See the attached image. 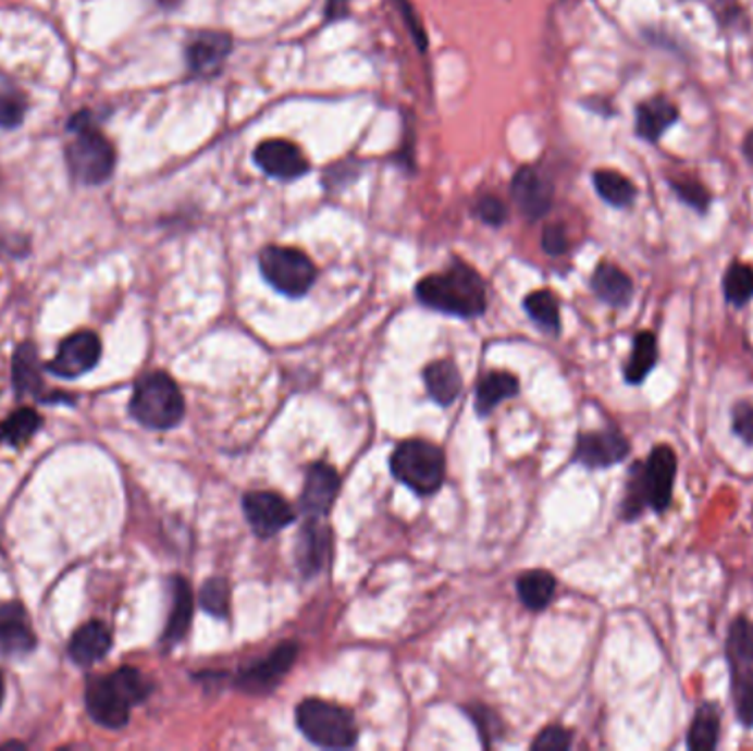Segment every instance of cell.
Masks as SVG:
<instances>
[{
  "mask_svg": "<svg viewBox=\"0 0 753 751\" xmlns=\"http://www.w3.org/2000/svg\"><path fill=\"white\" fill-rule=\"evenodd\" d=\"M479 217L487 223V225H503L507 221V208L501 199L496 197H483L479 201V208H477Z\"/></svg>",
  "mask_w": 753,
  "mask_h": 751,
  "instance_id": "obj_39",
  "label": "cell"
},
{
  "mask_svg": "<svg viewBox=\"0 0 753 751\" xmlns=\"http://www.w3.org/2000/svg\"><path fill=\"white\" fill-rule=\"evenodd\" d=\"M331 555V533L320 518H309L303 527L296 544V562L305 578L318 576Z\"/></svg>",
  "mask_w": 753,
  "mask_h": 751,
  "instance_id": "obj_17",
  "label": "cell"
},
{
  "mask_svg": "<svg viewBox=\"0 0 753 751\" xmlns=\"http://www.w3.org/2000/svg\"><path fill=\"white\" fill-rule=\"evenodd\" d=\"M131 415L141 426L152 430H170L181 423L185 415V402L170 374H144L133 391Z\"/></svg>",
  "mask_w": 753,
  "mask_h": 751,
  "instance_id": "obj_5",
  "label": "cell"
},
{
  "mask_svg": "<svg viewBox=\"0 0 753 751\" xmlns=\"http://www.w3.org/2000/svg\"><path fill=\"white\" fill-rule=\"evenodd\" d=\"M656 359H658L656 337L647 331L639 333L632 342V353H630L628 364H626V382L634 384V386L641 384L652 372V368L656 366Z\"/></svg>",
  "mask_w": 753,
  "mask_h": 751,
  "instance_id": "obj_27",
  "label": "cell"
},
{
  "mask_svg": "<svg viewBox=\"0 0 753 751\" xmlns=\"http://www.w3.org/2000/svg\"><path fill=\"white\" fill-rule=\"evenodd\" d=\"M298 656L296 643H280L262 662L245 668L238 677V686L249 694H269L282 681Z\"/></svg>",
  "mask_w": 753,
  "mask_h": 751,
  "instance_id": "obj_12",
  "label": "cell"
},
{
  "mask_svg": "<svg viewBox=\"0 0 753 751\" xmlns=\"http://www.w3.org/2000/svg\"><path fill=\"white\" fill-rule=\"evenodd\" d=\"M232 51V38L221 32L199 34L187 47V66L197 75H214Z\"/></svg>",
  "mask_w": 753,
  "mask_h": 751,
  "instance_id": "obj_20",
  "label": "cell"
},
{
  "mask_svg": "<svg viewBox=\"0 0 753 751\" xmlns=\"http://www.w3.org/2000/svg\"><path fill=\"white\" fill-rule=\"evenodd\" d=\"M69 131L73 133V139L66 146V163L71 174L86 185H100L109 181L115 170V148L111 141L90 124L88 113L75 115Z\"/></svg>",
  "mask_w": 753,
  "mask_h": 751,
  "instance_id": "obj_4",
  "label": "cell"
},
{
  "mask_svg": "<svg viewBox=\"0 0 753 751\" xmlns=\"http://www.w3.org/2000/svg\"><path fill=\"white\" fill-rule=\"evenodd\" d=\"M296 723L300 731L322 749H348L359 736L357 723L348 710L320 699L303 701L296 712Z\"/></svg>",
  "mask_w": 753,
  "mask_h": 751,
  "instance_id": "obj_7",
  "label": "cell"
},
{
  "mask_svg": "<svg viewBox=\"0 0 753 751\" xmlns=\"http://www.w3.org/2000/svg\"><path fill=\"white\" fill-rule=\"evenodd\" d=\"M42 389L40 361L34 344H23L14 353V391L18 395H38Z\"/></svg>",
  "mask_w": 753,
  "mask_h": 751,
  "instance_id": "obj_26",
  "label": "cell"
},
{
  "mask_svg": "<svg viewBox=\"0 0 753 751\" xmlns=\"http://www.w3.org/2000/svg\"><path fill=\"white\" fill-rule=\"evenodd\" d=\"M425 380V389L428 395L439 404V406H449L456 402V397L460 395L462 382H460V372L454 366V361L449 359H441L434 361L425 368L423 372Z\"/></svg>",
  "mask_w": 753,
  "mask_h": 751,
  "instance_id": "obj_23",
  "label": "cell"
},
{
  "mask_svg": "<svg viewBox=\"0 0 753 751\" xmlns=\"http://www.w3.org/2000/svg\"><path fill=\"white\" fill-rule=\"evenodd\" d=\"M573 742V736L569 729H564V727H546L535 740H533V749H540V751H564V749H569Z\"/></svg>",
  "mask_w": 753,
  "mask_h": 751,
  "instance_id": "obj_35",
  "label": "cell"
},
{
  "mask_svg": "<svg viewBox=\"0 0 753 751\" xmlns=\"http://www.w3.org/2000/svg\"><path fill=\"white\" fill-rule=\"evenodd\" d=\"M677 107L670 100L652 98L637 111V133L647 141H656L677 122Z\"/></svg>",
  "mask_w": 753,
  "mask_h": 751,
  "instance_id": "obj_24",
  "label": "cell"
},
{
  "mask_svg": "<svg viewBox=\"0 0 753 751\" xmlns=\"http://www.w3.org/2000/svg\"><path fill=\"white\" fill-rule=\"evenodd\" d=\"M346 5H348V0H329V5H326V19H329V21L340 19V16L346 12Z\"/></svg>",
  "mask_w": 753,
  "mask_h": 751,
  "instance_id": "obj_42",
  "label": "cell"
},
{
  "mask_svg": "<svg viewBox=\"0 0 753 751\" xmlns=\"http://www.w3.org/2000/svg\"><path fill=\"white\" fill-rule=\"evenodd\" d=\"M170 587H172V611L165 624L163 641L176 643L187 635V628H190L193 624L195 600H193L190 584H187L183 578H172Z\"/></svg>",
  "mask_w": 753,
  "mask_h": 751,
  "instance_id": "obj_22",
  "label": "cell"
},
{
  "mask_svg": "<svg viewBox=\"0 0 753 751\" xmlns=\"http://www.w3.org/2000/svg\"><path fill=\"white\" fill-rule=\"evenodd\" d=\"M243 512L258 538H271L296 520V509L275 492L245 494Z\"/></svg>",
  "mask_w": 753,
  "mask_h": 751,
  "instance_id": "obj_10",
  "label": "cell"
},
{
  "mask_svg": "<svg viewBox=\"0 0 753 751\" xmlns=\"http://www.w3.org/2000/svg\"><path fill=\"white\" fill-rule=\"evenodd\" d=\"M36 648V632L23 604L0 606V650L5 654H29Z\"/></svg>",
  "mask_w": 753,
  "mask_h": 751,
  "instance_id": "obj_18",
  "label": "cell"
},
{
  "mask_svg": "<svg viewBox=\"0 0 753 751\" xmlns=\"http://www.w3.org/2000/svg\"><path fill=\"white\" fill-rule=\"evenodd\" d=\"M591 285L595 296L610 307H626L632 298V280L626 271L610 262H604L595 269Z\"/></svg>",
  "mask_w": 753,
  "mask_h": 751,
  "instance_id": "obj_21",
  "label": "cell"
},
{
  "mask_svg": "<svg viewBox=\"0 0 753 751\" xmlns=\"http://www.w3.org/2000/svg\"><path fill=\"white\" fill-rule=\"evenodd\" d=\"M511 195L518 210L527 219H540L551 210L553 204V187L551 183L533 168L524 165L516 172L511 183Z\"/></svg>",
  "mask_w": 753,
  "mask_h": 751,
  "instance_id": "obj_16",
  "label": "cell"
},
{
  "mask_svg": "<svg viewBox=\"0 0 753 751\" xmlns=\"http://www.w3.org/2000/svg\"><path fill=\"white\" fill-rule=\"evenodd\" d=\"M181 3H183V0H159V5H163V8H176Z\"/></svg>",
  "mask_w": 753,
  "mask_h": 751,
  "instance_id": "obj_43",
  "label": "cell"
},
{
  "mask_svg": "<svg viewBox=\"0 0 753 751\" xmlns=\"http://www.w3.org/2000/svg\"><path fill=\"white\" fill-rule=\"evenodd\" d=\"M254 161L269 176L282 178V181L298 178V176L309 172L307 157L303 155V150L294 141H287V139L262 141L254 152Z\"/></svg>",
  "mask_w": 753,
  "mask_h": 751,
  "instance_id": "obj_14",
  "label": "cell"
},
{
  "mask_svg": "<svg viewBox=\"0 0 753 751\" xmlns=\"http://www.w3.org/2000/svg\"><path fill=\"white\" fill-rule=\"evenodd\" d=\"M524 309L533 322L542 329L557 333L559 329V307L551 292H533L524 298Z\"/></svg>",
  "mask_w": 753,
  "mask_h": 751,
  "instance_id": "obj_33",
  "label": "cell"
},
{
  "mask_svg": "<svg viewBox=\"0 0 753 751\" xmlns=\"http://www.w3.org/2000/svg\"><path fill=\"white\" fill-rule=\"evenodd\" d=\"M542 247L546 254L551 256H559L567 251L569 247V238H567V232H564L559 225H551L544 230V236H542Z\"/></svg>",
  "mask_w": 753,
  "mask_h": 751,
  "instance_id": "obj_40",
  "label": "cell"
},
{
  "mask_svg": "<svg viewBox=\"0 0 753 751\" xmlns=\"http://www.w3.org/2000/svg\"><path fill=\"white\" fill-rule=\"evenodd\" d=\"M518 391H520V384L511 372L494 370V372L485 374L479 389H477V413L481 417H487L498 404L518 395Z\"/></svg>",
  "mask_w": 753,
  "mask_h": 751,
  "instance_id": "obj_25",
  "label": "cell"
},
{
  "mask_svg": "<svg viewBox=\"0 0 753 751\" xmlns=\"http://www.w3.org/2000/svg\"><path fill=\"white\" fill-rule=\"evenodd\" d=\"M720 734V712L712 703H703L696 710V716L692 721L690 734H688V747L692 751H712L718 744Z\"/></svg>",
  "mask_w": 753,
  "mask_h": 751,
  "instance_id": "obj_29",
  "label": "cell"
},
{
  "mask_svg": "<svg viewBox=\"0 0 753 751\" xmlns=\"http://www.w3.org/2000/svg\"><path fill=\"white\" fill-rule=\"evenodd\" d=\"M340 492V475L326 463H313L307 469L305 490H303V512L309 518H324L335 503Z\"/></svg>",
  "mask_w": 753,
  "mask_h": 751,
  "instance_id": "obj_15",
  "label": "cell"
},
{
  "mask_svg": "<svg viewBox=\"0 0 753 751\" xmlns=\"http://www.w3.org/2000/svg\"><path fill=\"white\" fill-rule=\"evenodd\" d=\"M727 662L736 716L742 725L753 727V624L746 617H738L729 626Z\"/></svg>",
  "mask_w": 753,
  "mask_h": 751,
  "instance_id": "obj_8",
  "label": "cell"
},
{
  "mask_svg": "<svg viewBox=\"0 0 753 751\" xmlns=\"http://www.w3.org/2000/svg\"><path fill=\"white\" fill-rule=\"evenodd\" d=\"M520 602L531 611H544L555 595V578L548 571H527L520 576L518 584Z\"/></svg>",
  "mask_w": 753,
  "mask_h": 751,
  "instance_id": "obj_28",
  "label": "cell"
},
{
  "mask_svg": "<svg viewBox=\"0 0 753 751\" xmlns=\"http://www.w3.org/2000/svg\"><path fill=\"white\" fill-rule=\"evenodd\" d=\"M675 190L681 195L683 201H688L692 208L696 210H705L707 204H709V197H707V190L696 183V181H683V183H675Z\"/></svg>",
  "mask_w": 753,
  "mask_h": 751,
  "instance_id": "obj_38",
  "label": "cell"
},
{
  "mask_svg": "<svg viewBox=\"0 0 753 751\" xmlns=\"http://www.w3.org/2000/svg\"><path fill=\"white\" fill-rule=\"evenodd\" d=\"M630 452L628 439L617 430H597L584 432L578 436L573 460L589 467L602 469L621 463Z\"/></svg>",
  "mask_w": 753,
  "mask_h": 751,
  "instance_id": "obj_13",
  "label": "cell"
},
{
  "mask_svg": "<svg viewBox=\"0 0 753 751\" xmlns=\"http://www.w3.org/2000/svg\"><path fill=\"white\" fill-rule=\"evenodd\" d=\"M258 262L267 283L289 298L307 296L316 283V264L300 249L271 245L260 251Z\"/></svg>",
  "mask_w": 753,
  "mask_h": 751,
  "instance_id": "obj_9",
  "label": "cell"
},
{
  "mask_svg": "<svg viewBox=\"0 0 753 751\" xmlns=\"http://www.w3.org/2000/svg\"><path fill=\"white\" fill-rule=\"evenodd\" d=\"M393 477L421 496H430L441 490L445 481V456L428 441H404L391 456Z\"/></svg>",
  "mask_w": 753,
  "mask_h": 751,
  "instance_id": "obj_6",
  "label": "cell"
},
{
  "mask_svg": "<svg viewBox=\"0 0 753 751\" xmlns=\"http://www.w3.org/2000/svg\"><path fill=\"white\" fill-rule=\"evenodd\" d=\"M42 426V419L36 410L32 408H21L10 419L0 423V441H5L10 445H25Z\"/></svg>",
  "mask_w": 753,
  "mask_h": 751,
  "instance_id": "obj_31",
  "label": "cell"
},
{
  "mask_svg": "<svg viewBox=\"0 0 753 751\" xmlns=\"http://www.w3.org/2000/svg\"><path fill=\"white\" fill-rule=\"evenodd\" d=\"M677 479V454L670 445H656L643 463H637L630 472L624 516L628 520L641 516L643 509L662 514L672 503Z\"/></svg>",
  "mask_w": 753,
  "mask_h": 751,
  "instance_id": "obj_2",
  "label": "cell"
},
{
  "mask_svg": "<svg viewBox=\"0 0 753 751\" xmlns=\"http://www.w3.org/2000/svg\"><path fill=\"white\" fill-rule=\"evenodd\" d=\"M152 692V684L135 668H122L109 677L90 679L84 692L90 718L109 729H122L131 710L144 703Z\"/></svg>",
  "mask_w": 753,
  "mask_h": 751,
  "instance_id": "obj_3",
  "label": "cell"
},
{
  "mask_svg": "<svg viewBox=\"0 0 753 751\" xmlns=\"http://www.w3.org/2000/svg\"><path fill=\"white\" fill-rule=\"evenodd\" d=\"M421 305L458 318H477L487 309V292L483 278L467 264H452L443 273L423 278L417 285Z\"/></svg>",
  "mask_w": 753,
  "mask_h": 751,
  "instance_id": "obj_1",
  "label": "cell"
},
{
  "mask_svg": "<svg viewBox=\"0 0 753 751\" xmlns=\"http://www.w3.org/2000/svg\"><path fill=\"white\" fill-rule=\"evenodd\" d=\"M399 8H402V14H404V19H406V25L410 27V32H412V38L417 40L419 49H425L428 40H425V34H423V29H421V25H419V19H417V14H415L412 5L408 3V0H402V3H399Z\"/></svg>",
  "mask_w": 753,
  "mask_h": 751,
  "instance_id": "obj_41",
  "label": "cell"
},
{
  "mask_svg": "<svg viewBox=\"0 0 753 751\" xmlns=\"http://www.w3.org/2000/svg\"><path fill=\"white\" fill-rule=\"evenodd\" d=\"M25 100L18 93H8L0 96V126L3 128H16L25 118Z\"/></svg>",
  "mask_w": 753,
  "mask_h": 751,
  "instance_id": "obj_36",
  "label": "cell"
},
{
  "mask_svg": "<svg viewBox=\"0 0 753 751\" xmlns=\"http://www.w3.org/2000/svg\"><path fill=\"white\" fill-rule=\"evenodd\" d=\"M593 183L600 197L615 208H626L634 199V185L615 170H597L593 174Z\"/></svg>",
  "mask_w": 753,
  "mask_h": 751,
  "instance_id": "obj_30",
  "label": "cell"
},
{
  "mask_svg": "<svg viewBox=\"0 0 753 751\" xmlns=\"http://www.w3.org/2000/svg\"><path fill=\"white\" fill-rule=\"evenodd\" d=\"M725 298L736 305L742 307L753 298V269L749 264L742 262H733L727 273H725Z\"/></svg>",
  "mask_w": 753,
  "mask_h": 751,
  "instance_id": "obj_32",
  "label": "cell"
},
{
  "mask_svg": "<svg viewBox=\"0 0 753 751\" xmlns=\"http://www.w3.org/2000/svg\"><path fill=\"white\" fill-rule=\"evenodd\" d=\"M3 699H5V679H3V673H0V705H3Z\"/></svg>",
  "mask_w": 753,
  "mask_h": 751,
  "instance_id": "obj_44",
  "label": "cell"
},
{
  "mask_svg": "<svg viewBox=\"0 0 753 751\" xmlns=\"http://www.w3.org/2000/svg\"><path fill=\"white\" fill-rule=\"evenodd\" d=\"M102 357V342L96 333L79 331L60 344L58 355L47 364V368L62 380H75L79 374L96 368Z\"/></svg>",
  "mask_w": 753,
  "mask_h": 751,
  "instance_id": "obj_11",
  "label": "cell"
},
{
  "mask_svg": "<svg viewBox=\"0 0 753 751\" xmlns=\"http://www.w3.org/2000/svg\"><path fill=\"white\" fill-rule=\"evenodd\" d=\"M111 645L113 635L109 626L102 621H88L73 632L69 641V654L77 666H92L104 660Z\"/></svg>",
  "mask_w": 753,
  "mask_h": 751,
  "instance_id": "obj_19",
  "label": "cell"
},
{
  "mask_svg": "<svg viewBox=\"0 0 753 751\" xmlns=\"http://www.w3.org/2000/svg\"><path fill=\"white\" fill-rule=\"evenodd\" d=\"M731 428L733 434L744 443L753 445V406L749 402H738L731 410Z\"/></svg>",
  "mask_w": 753,
  "mask_h": 751,
  "instance_id": "obj_37",
  "label": "cell"
},
{
  "mask_svg": "<svg viewBox=\"0 0 753 751\" xmlns=\"http://www.w3.org/2000/svg\"><path fill=\"white\" fill-rule=\"evenodd\" d=\"M201 606L214 617H227L230 611V587L223 578H212L201 589Z\"/></svg>",
  "mask_w": 753,
  "mask_h": 751,
  "instance_id": "obj_34",
  "label": "cell"
}]
</instances>
